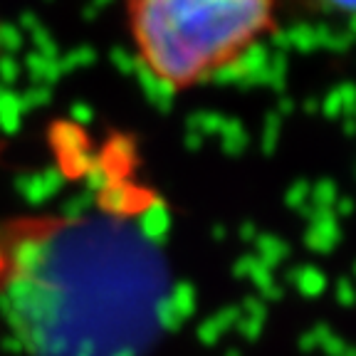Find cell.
Masks as SVG:
<instances>
[{
  "label": "cell",
  "mask_w": 356,
  "mask_h": 356,
  "mask_svg": "<svg viewBox=\"0 0 356 356\" xmlns=\"http://www.w3.org/2000/svg\"><path fill=\"white\" fill-rule=\"evenodd\" d=\"M127 30L141 70L168 92H188L277 30V0H127Z\"/></svg>",
  "instance_id": "2"
},
{
  "label": "cell",
  "mask_w": 356,
  "mask_h": 356,
  "mask_svg": "<svg viewBox=\"0 0 356 356\" xmlns=\"http://www.w3.org/2000/svg\"><path fill=\"white\" fill-rule=\"evenodd\" d=\"M168 287L159 243L122 206L0 222V314L30 356H146Z\"/></svg>",
  "instance_id": "1"
},
{
  "label": "cell",
  "mask_w": 356,
  "mask_h": 356,
  "mask_svg": "<svg viewBox=\"0 0 356 356\" xmlns=\"http://www.w3.org/2000/svg\"><path fill=\"white\" fill-rule=\"evenodd\" d=\"M309 3L324 13H334V15H344V17H356V0H309Z\"/></svg>",
  "instance_id": "3"
}]
</instances>
